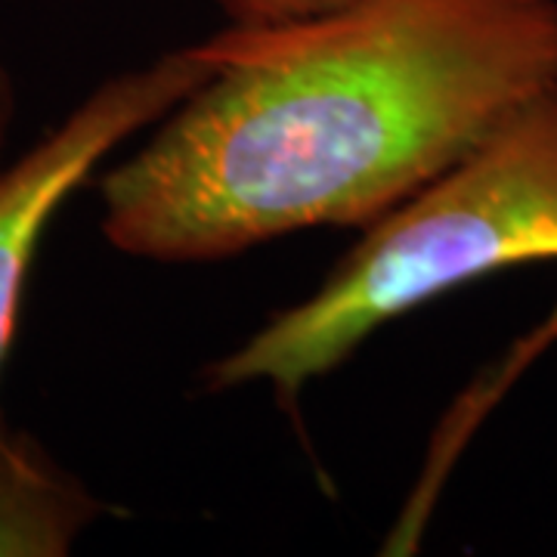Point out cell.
Masks as SVG:
<instances>
[{"label": "cell", "instance_id": "6da1fadb", "mask_svg": "<svg viewBox=\"0 0 557 557\" xmlns=\"http://www.w3.org/2000/svg\"><path fill=\"white\" fill-rule=\"evenodd\" d=\"M199 47L211 72L100 177L121 255L366 230L557 87V0H350Z\"/></svg>", "mask_w": 557, "mask_h": 557}, {"label": "cell", "instance_id": "7a4b0ae2", "mask_svg": "<svg viewBox=\"0 0 557 557\" xmlns=\"http://www.w3.org/2000/svg\"><path fill=\"white\" fill-rule=\"evenodd\" d=\"M557 263V87L384 218L298 304L278 310L201 369L226 394L267 384L298 409L381 329L508 270Z\"/></svg>", "mask_w": 557, "mask_h": 557}, {"label": "cell", "instance_id": "3957f363", "mask_svg": "<svg viewBox=\"0 0 557 557\" xmlns=\"http://www.w3.org/2000/svg\"><path fill=\"white\" fill-rule=\"evenodd\" d=\"M208 72V57L199 44H189L112 75L22 159L0 171V375L16 341L40 242L62 205L119 146L164 119Z\"/></svg>", "mask_w": 557, "mask_h": 557}, {"label": "cell", "instance_id": "277c9868", "mask_svg": "<svg viewBox=\"0 0 557 557\" xmlns=\"http://www.w3.org/2000/svg\"><path fill=\"white\" fill-rule=\"evenodd\" d=\"M100 515V502L35 440L0 428V555H69Z\"/></svg>", "mask_w": 557, "mask_h": 557}, {"label": "cell", "instance_id": "5b68a950", "mask_svg": "<svg viewBox=\"0 0 557 557\" xmlns=\"http://www.w3.org/2000/svg\"><path fill=\"white\" fill-rule=\"evenodd\" d=\"M230 25L263 28V25H288V22L325 16L347 7L350 0H214Z\"/></svg>", "mask_w": 557, "mask_h": 557}]
</instances>
